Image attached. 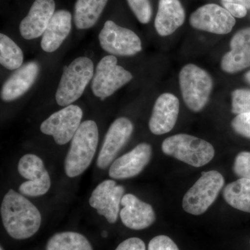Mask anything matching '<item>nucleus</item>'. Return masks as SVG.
<instances>
[{
    "label": "nucleus",
    "instance_id": "nucleus-33",
    "mask_svg": "<svg viewBox=\"0 0 250 250\" xmlns=\"http://www.w3.org/2000/svg\"><path fill=\"white\" fill-rule=\"evenodd\" d=\"M221 2H231L241 4L247 9H250V0H221Z\"/></svg>",
    "mask_w": 250,
    "mask_h": 250
},
{
    "label": "nucleus",
    "instance_id": "nucleus-23",
    "mask_svg": "<svg viewBox=\"0 0 250 250\" xmlns=\"http://www.w3.org/2000/svg\"><path fill=\"white\" fill-rule=\"evenodd\" d=\"M223 197L233 208L250 213V179L240 178L229 184L224 189Z\"/></svg>",
    "mask_w": 250,
    "mask_h": 250
},
{
    "label": "nucleus",
    "instance_id": "nucleus-10",
    "mask_svg": "<svg viewBox=\"0 0 250 250\" xmlns=\"http://www.w3.org/2000/svg\"><path fill=\"white\" fill-rule=\"evenodd\" d=\"M18 170L19 174L28 179L20 186L22 195L38 197L45 195L51 187V179L43 161L35 154H28L20 159Z\"/></svg>",
    "mask_w": 250,
    "mask_h": 250
},
{
    "label": "nucleus",
    "instance_id": "nucleus-17",
    "mask_svg": "<svg viewBox=\"0 0 250 250\" xmlns=\"http://www.w3.org/2000/svg\"><path fill=\"white\" fill-rule=\"evenodd\" d=\"M123 208L120 216L123 225L134 230L148 228L156 220V214L152 206L141 201L133 194H126L121 200Z\"/></svg>",
    "mask_w": 250,
    "mask_h": 250
},
{
    "label": "nucleus",
    "instance_id": "nucleus-16",
    "mask_svg": "<svg viewBox=\"0 0 250 250\" xmlns=\"http://www.w3.org/2000/svg\"><path fill=\"white\" fill-rule=\"evenodd\" d=\"M179 112L178 98L172 93H164L156 100L149 127L153 134L170 132L177 123Z\"/></svg>",
    "mask_w": 250,
    "mask_h": 250
},
{
    "label": "nucleus",
    "instance_id": "nucleus-20",
    "mask_svg": "<svg viewBox=\"0 0 250 250\" xmlns=\"http://www.w3.org/2000/svg\"><path fill=\"white\" fill-rule=\"evenodd\" d=\"M71 29V14L66 10L56 11L42 36L41 48L48 53L55 52L66 39Z\"/></svg>",
    "mask_w": 250,
    "mask_h": 250
},
{
    "label": "nucleus",
    "instance_id": "nucleus-8",
    "mask_svg": "<svg viewBox=\"0 0 250 250\" xmlns=\"http://www.w3.org/2000/svg\"><path fill=\"white\" fill-rule=\"evenodd\" d=\"M99 41L102 48L113 56L130 57L142 50V42L136 33L112 21L104 23Z\"/></svg>",
    "mask_w": 250,
    "mask_h": 250
},
{
    "label": "nucleus",
    "instance_id": "nucleus-29",
    "mask_svg": "<svg viewBox=\"0 0 250 250\" xmlns=\"http://www.w3.org/2000/svg\"><path fill=\"white\" fill-rule=\"evenodd\" d=\"M231 126L237 134L250 139V113L237 115L231 121Z\"/></svg>",
    "mask_w": 250,
    "mask_h": 250
},
{
    "label": "nucleus",
    "instance_id": "nucleus-5",
    "mask_svg": "<svg viewBox=\"0 0 250 250\" xmlns=\"http://www.w3.org/2000/svg\"><path fill=\"white\" fill-rule=\"evenodd\" d=\"M179 85L187 107L193 112L205 107L213 88L209 74L194 64H188L179 72Z\"/></svg>",
    "mask_w": 250,
    "mask_h": 250
},
{
    "label": "nucleus",
    "instance_id": "nucleus-13",
    "mask_svg": "<svg viewBox=\"0 0 250 250\" xmlns=\"http://www.w3.org/2000/svg\"><path fill=\"white\" fill-rule=\"evenodd\" d=\"M125 191V188L117 185L115 181H104L92 192L89 200L90 207L95 208L98 214L104 217L108 223H116Z\"/></svg>",
    "mask_w": 250,
    "mask_h": 250
},
{
    "label": "nucleus",
    "instance_id": "nucleus-7",
    "mask_svg": "<svg viewBox=\"0 0 250 250\" xmlns=\"http://www.w3.org/2000/svg\"><path fill=\"white\" fill-rule=\"evenodd\" d=\"M132 79L131 72L118 65V59L115 56L107 55L97 65L92 80V91L95 96L104 100L111 96Z\"/></svg>",
    "mask_w": 250,
    "mask_h": 250
},
{
    "label": "nucleus",
    "instance_id": "nucleus-24",
    "mask_svg": "<svg viewBox=\"0 0 250 250\" xmlns=\"http://www.w3.org/2000/svg\"><path fill=\"white\" fill-rule=\"evenodd\" d=\"M46 250H93V248L88 240L81 233L65 231L51 237Z\"/></svg>",
    "mask_w": 250,
    "mask_h": 250
},
{
    "label": "nucleus",
    "instance_id": "nucleus-28",
    "mask_svg": "<svg viewBox=\"0 0 250 250\" xmlns=\"http://www.w3.org/2000/svg\"><path fill=\"white\" fill-rule=\"evenodd\" d=\"M233 170L240 178L250 179V152H242L236 156Z\"/></svg>",
    "mask_w": 250,
    "mask_h": 250
},
{
    "label": "nucleus",
    "instance_id": "nucleus-14",
    "mask_svg": "<svg viewBox=\"0 0 250 250\" xmlns=\"http://www.w3.org/2000/svg\"><path fill=\"white\" fill-rule=\"evenodd\" d=\"M152 147L149 143H140L130 152L112 163L109 176L115 179H126L136 177L149 164Z\"/></svg>",
    "mask_w": 250,
    "mask_h": 250
},
{
    "label": "nucleus",
    "instance_id": "nucleus-1",
    "mask_svg": "<svg viewBox=\"0 0 250 250\" xmlns=\"http://www.w3.org/2000/svg\"><path fill=\"white\" fill-rule=\"evenodd\" d=\"M1 216L8 234L17 240L34 236L40 229L42 220L40 211L35 206L13 189L3 198Z\"/></svg>",
    "mask_w": 250,
    "mask_h": 250
},
{
    "label": "nucleus",
    "instance_id": "nucleus-21",
    "mask_svg": "<svg viewBox=\"0 0 250 250\" xmlns=\"http://www.w3.org/2000/svg\"><path fill=\"white\" fill-rule=\"evenodd\" d=\"M185 18V10L179 0H159L154 26L159 35H171L184 24Z\"/></svg>",
    "mask_w": 250,
    "mask_h": 250
},
{
    "label": "nucleus",
    "instance_id": "nucleus-34",
    "mask_svg": "<svg viewBox=\"0 0 250 250\" xmlns=\"http://www.w3.org/2000/svg\"><path fill=\"white\" fill-rule=\"evenodd\" d=\"M245 78L248 83H250V70L249 72H247L246 75H245Z\"/></svg>",
    "mask_w": 250,
    "mask_h": 250
},
{
    "label": "nucleus",
    "instance_id": "nucleus-2",
    "mask_svg": "<svg viewBox=\"0 0 250 250\" xmlns=\"http://www.w3.org/2000/svg\"><path fill=\"white\" fill-rule=\"evenodd\" d=\"M98 141L99 131L96 123L93 121L82 123L72 138L64 163L67 177H76L89 167L96 153Z\"/></svg>",
    "mask_w": 250,
    "mask_h": 250
},
{
    "label": "nucleus",
    "instance_id": "nucleus-32",
    "mask_svg": "<svg viewBox=\"0 0 250 250\" xmlns=\"http://www.w3.org/2000/svg\"><path fill=\"white\" fill-rule=\"evenodd\" d=\"M223 7L228 10L230 14L233 17L243 18L246 17L248 9L241 4H235L231 2H223Z\"/></svg>",
    "mask_w": 250,
    "mask_h": 250
},
{
    "label": "nucleus",
    "instance_id": "nucleus-27",
    "mask_svg": "<svg viewBox=\"0 0 250 250\" xmlns=\"http://www.w3.org/2000/svg\"><path fill=\"white\" fill-rule=\"evenodd\" d=\"M130 9L142 24H147L152 16V9L149 0H126Z\"/></svg>",
    "mask_w": 250,
    "mask_h": 250
},
{
    "label": "nucleus",
    "instance_id": "nucleus-35",
    "mask_svg": "<svg viewBox=\"0 0 250 250\" xmlns=\"http://www.w3.org/2000/svg\"><path fill=\"white\" fill-rule=\"evenodd\" d=\"M106 236H107V234H106V231H104V232L103 233V236L106 237Z\"/></svg>",
    "mask_w": 250,
    "mask_h": 250
},
{
    "label": "nucleus",
    "instance_id": "nucleus-30",
    "mask_svg": "<svg viewBox=\"0 0 250 250\" xmlns=\"http://www.w3.org/2000/svg\"><path fill=\"white\" fill-rule=\"evenodd\" d=\"M148 250H179L176 243L164 235L154 237L148 245Z\"/></svg>",
    "mask_w": 250,
    "mask_h": 250
},
{
    "label": "nucleus",
    "instance_id": "nucleus-12",
    "mask_svg": "<svg viewBox=\"0 0 250 250\" xmlns=\"http://www.w3.org/2000/svg\"><path fill=\"white\" fill-rule=\"evenodd\" d=\"M133 131L132 122L125 117L118 118L112 123L99 153L97 161L98 167L106 169L111 165L118 153L129 141Z\"/></svg>",
    "mask_w": 250,
    "mask_h": 250
},
{
    "label": "nucleus",
    "instance_id": "nucleus-22",
    "mask_svg": "<svg viewBox=\"0 0 250 250\" xmlns=\"http://www.w3.org/2000/svg\"><path fill=\"white\" fill-rule=\"evenodd\" d=\"M108 0H77L74 21L78 29L93 27L103 14Z\"/></svg>",
    "mask_w": 250,
    "mask_h": 250
},
{
    "label": "nucleus",
    "instance_id": "nucleus-11",
    "mask_svg": "<svg viewBox=\"0 0 250 250\" xmlns=\"http://www.w3.org/2000/svg\"><path fill=\"white\" fill-rule=\"evenodd\" d=\"M189 21L195 29L220 35L231 32L236 24L235 18L228 10L215 4L198 8L192 13Z\"/></svg>",
    "mask_w": 250,
    "mask_h": 250
},
{
    "label": "nucleus",
    "instance_id": "nucleus-15",
    "mask_svg": "<svg viewBox=\"0 0 250 250\" xmlns=\"http://www.w3.org/2000/svg\"><path fill=\"white\" fill-rule=\"evenodd\" d=\"M55 8L54 0H35L27 16L20 24V33L23 39L33 40L43 35Z\"/></svg>",
    "mask_w": 250,
    "mask_h": 250
},
{
    "label": "nucleus",
    "instance_id": "nucleus-25",
    "mask_svg": "<svg viewBox=\"0 0 250 250\" xmlns=\"http://www.w3.org/2000/svg\"><path fill=\"white\" fill-rule=\"evenodd\" d=\"M22 49L11 38L0 34V63L9 70H16L23 65Z\"/></svg>",
    "mask_w": 250,
    "mask_h": 250
},
{
    "label": "nucleus",
    "instance_id": "nucleus-26",
    "mask_svg": "<svg viewBox=\"0 0 250 250\" xmlns=\"http://www.w3.org/2000/svg\"><path fill=\"white\" fill-rule=\"evenodd\" d=\"M231 111L236 115L250 113V90L237 89L231 94Z\"/></svg>",
    "mask_w": 250,
    "mask_h": 250
},
{
    "label": "nucleus",
    "instance_id": "nucleus-36",
    "mask_svg": "<svg viewBox=\"0 0 250 250\" xmlns=\"http://www.w3.org/2000/svg\"><path fill=\"white\" fill-rule=\"evenodd\" d=\"M0 250H3L2 247H1V248H0Z\"/></svg>",
    "mask_w": 250,
    "mask_h": 250
},
{
    "label": "nucleus",
    "instance_id": "nucleus-3",
    "mask_svg": "<svg viewBox=\"0 0 250 250\" xmlns=\"http://www.w3.org/2000/svg\"><path fill=\"white\" fill-rule=\"evenodd\" d=\"M94 73L93 61L88 57H78L70 65L64 67L56 92L57 104L62 106H67L77 101L93 80Z\"/></svg>",
    "mask_w": 250,
    "mask_h": 250
},
{
    "label": "nucleus",
    "instance_id": "nucleus-18",
    "mask_svg": "<svg viewBox=\"0 0 250 250\" xmlns=\"http://www.w3.org/2000/svg\"><path fill=\"white\" fill-rule=\"evenodd\" d=\"M40 71L36 62H29L15 70L4 82L1 90V99L9 103L22 97L34 84Z\"/></svg>",
    "mask_w": 250,
    "mask_h": 250
},
{
    "label": "nucleus",
    "instance_id": "nucleus-31",
    "mask_svg": "<svg viewBox=\"0 0 250 250\" xmlns=\"http://www.w3.org/2000/svg\"><path fill=\"white\" fill-rule=\"evenodd\" d=\"M144 242L139 238H130L122 242L115 250H146Z\"/></svg>",
    "mask_w": 250,
    "mask_h": 250
},
{
    "label": "nucleus",
    "instance_id": "nucleus-9",
    "mask_svg": "<svg viewBox=\"0 0 250 250\" xmlns=\"http://www.w3.org/2000/svg\"><path fill=\"white\" fill-rule=\"evenodd\" d=\"M83 111L80 106L70 104L51 115L42 122L41 131L42 134L52 136L59 146L72 141L82 124Z\"/></svg>",
    "mask_w": 250,
    "mask_h": 250
},
{
    "label": "nucleus",
    "instance_id": "nucleus-4",
    "mask_svg": "<svg viewBox=\"0 0 250 250\" xmlns=\"http://www.w3.org/2000/svg\"><path fill=\"white\" fill-rule=\"evenodd\" d=\"M161 147L166 155L195 167L207 165L215 156L214 148L210 143L185 134L167 138Z\"/></svg>",
    "mask_w": 250,
    "mask_h": 250
},
{
    "label": "nucleus",
    "instance_id": "nucleus-19",
    "mask_svg": "<svg viewBox=\"0 0 250 250\" xmlns=\"http://www.w3.org/2000/svg\"><path fill=\"white\" fill-rule=\"evenodd\" d=\"M230 47L222 59L223 71L233 74L250 67V27L238 31L231 39Z\"/></svg>",
    "mask_w": 250,
    "mask_h": 250
},
{
    "label": "nucleus",
    "instance_id": "nucleus-6",
    "mask_svg": "<svg viewBox=\"0 0 250 250\" xmlns=\"http://www.w3.org/2000/svg\"><path fill=\"white\" fill-rule=\"evenodd\" d=\"M224 185L225 179L218 171L202 172L201 177L184 195V210L191 215L203 214L215 201Z\"/></svg>",
    "mask_w": 250,
    "mask_h": 250
}]
</instances>
